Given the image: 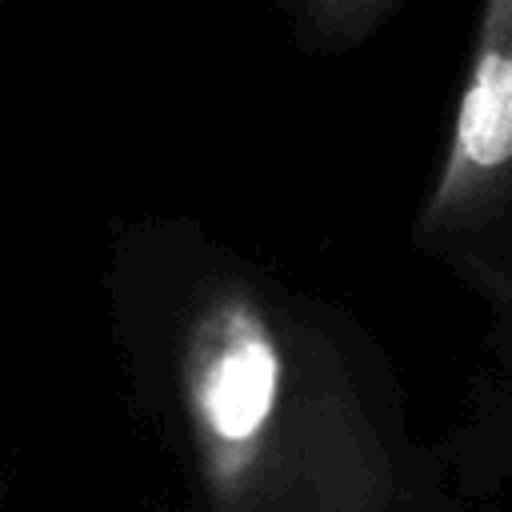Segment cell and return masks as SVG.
I'll return each mask as SVG.
<instances>
[{"label": "cell", "mask_w": 512, "mask_h": 512, "mask_svg": "<svg viewBox=\"0 0 512 512\" xmlns=\"http://www.w3.org/2000/svg\"><path fill=\"white\" fill-rule=\"evenodd\" d=\"M276 376V348L260 324L240 308L220 312L204 328L192 368V400L204 428L228 444L256 436L272 412Z\"/></svg>", "instance_id": "1"}, {"label": "cell", "mask_w": 512, "mask_h": 512, "mask_svg": "<svg viewBox=\"0 0 512 512\" xmlns=\"http://www.w3.org/2000/svg\"><path fill=\"white\" fill-rule=\"evenodd\" d=\"M460 152L496 168L512 160V52H484L460 104Z\"/></svg>", "instance_id": "2"}]
</instances>
